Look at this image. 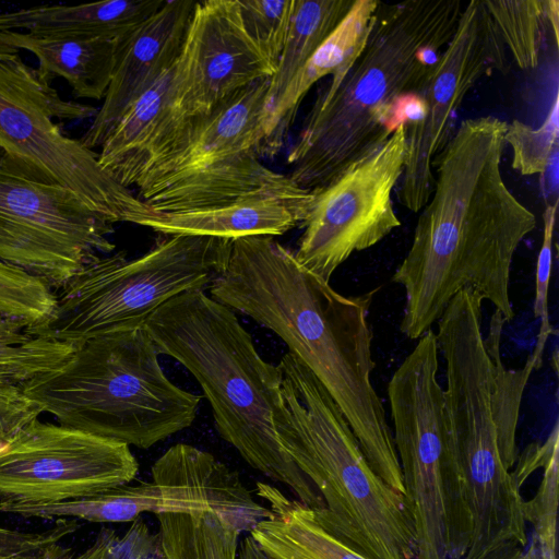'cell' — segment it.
<instances>
[{"label":"cell","mask_w":559,"mask_h":559,"mask_svg":"<svg viewBox=\"0 0 559 559\" xmlns=\"http://www.w3.org/2000/svg\"><path fill=\"white\" fill-rule=\"evenodd\" d=\"M245 28L276 68L288 32L295 0H237Z\"/></svg>","instance_id":"obj_30"},{"label":"cell","mask_w":559,"mask_h":559,"mask_svg":"<svg viewBox=\"0 0 559 559\" xmlns=\"http://www.w3.org/2000/svg\"><path fill=\"white\" fill-rule=\"evenodd\" d=\"M257 489L270 515L249 535L270 559H369L323 527L312 509L270 484Z\"/></svg>","instance_id":"obj_21"},{"label":"cell","mask_w":559,"mask_h":559,"mask_svg":"<svg viewBox=\"0 0 559 559\" xmlns=\"http://www.w3.org/2000/svg\"><path fill=\"white\" fill-rule=\"evenodd\" d=\"M156 518L157 552L162 559H237L241 533L215 513Z\"/></svg>","instance_id":"obj_24"},{"label":"cell","mask_w":559,"mask_h":559,"mask_svg":"<svg viewBox=\"0 0 559 559\" xmlns=\"http://www.w3.org/2000/svg\"><path fill=\"white\" fill-rule=\"evenodd\" d=\"M406 146L403 121L379 148L313 190L301 225L305 230L294 252L307 272L330 283L354 252L377 245L401 225L392 193L404 171Z\"/></svg>","instance_id":"obj_12"},{"label":"cell","mask_w":559,"mask_h":559,"mask_svg":"<svg viewBox=\"0 0 559 559\" xmlns=\"http://www.w3.org/2000/svg\"><path fill=\"white\" fill-rule=\"evenodd\" d=\"M378 0H355L350 11L293 78L263 124L261 156H273L284 145L298 107L321 79L342 73L362 48L370 31Z\"/></svg>","instance_id":"obj_19"},{"label":"cell","mask_w":559,"mask_h":559,"mask_svg":"<svg viewBox=\"0 0 559 559\" xmlns=\"http://www.w3.org/2000/svg\"><path fill=\"white\" fill-rule=\"evenodd\" d=\"M504 140L512 151L513 169L525 176L544 175L558 153V96L540 127L514 119L508 123Z\"/></svg>","instance_id":"obj_28"},{"label":"cell","mask_w":559,"mask_h":559,"mask_svg":"<svg viewBox=\"0 0 559 559\" xmlns=\"http://www.w3.org/2000/svg\"><path fill=\"white\" fill-rule=\"evenodd\" d=\"M143 559H162L158 555V552H154V554H150L147 556H145Z\"/></svg>","instance_id":"obj_37"},{"label":"cell","mask_w":559,"mask_h":559,"mask_svg":"<svg viewBox=\"0 0 559 559\" xmlns=\"http://www.w3.org/2000/svg\"><path fill=\"white\" fill-rule=\"evenodd\" d=\"M156 550V535L153 536L144 521L139 518L123 536L104 527L94 543L80 554L57 543L49 546L38 559H143Z\"/></svg>","instance_id":"obj_29"},{"label":"cell","mask_w":559,"mask_h":559,"mask_svg":"<svg viewBox=\"0 0 559 559\" xmlns=\"http://www.w3.org/2000/svg\"><path fill=\"white\" fill-rule=\"evenodd\" d=\"M237 559H270L259 547L255 540L250 536H246L239 542Z\"/></svg>","instance_id":"obj_35"},{"label":"cell","mask_w":559,"mask_h":559,"mask_svg":"<svg viewBox=\"0 0 559 559\" xmlns=\"http://www.w3.org/2000/svg\"><path fill=\"white\" fill-rule=\"evenodd\" d=\"M313 191L301 195L263 192L222 205L188 212L142 215L134 224L163 235L206 236L235 240L248 236H278L302 225Z\"/></svg>","instance_id":"obj_17"},{"label":"cell","mask_w":559,"mask_h":559,"mask_svg":"<svg viewBox=\"0 0 559 559\" xmlns=\"http://www.w3.org/2000/svg\"><path fill=\"white\" fill-rule=\"evenodd\" d=\"M274 412L281 445L324 502L318 522L369 559H414L415 532L406 498L368 463L329 392L292 353L278 362Z\"/></svg>","instance_id":"obj_4"},{"label":"cell","mask_w":559,"mask_h":559,"mask_svg":"<svg viewBox=\"0 0 559 559\" xmlns=\"http://www.w3.org/2000/svg\"><path fill=\"white\" fill-rule=\"evenodd\" d=\"M173 66L126 110L100 146L99 164L126 188L135 186L148 166Z\"/></svg>","instance_id":"obj_22"},{"label":"cell","mask_w":559,"mask_h":559,"mask_svg":"<svg viewBox=\"0 0 559 559\" xmlns=\"http://www.w3.org/2000/svg\"><path fill=\"white\" fill-rule=\"evenodd\" d=\"M96 112L95 107L62 98L19 53L0 57V166L70 189L111 224H133L150 214V207L102 167L96 151L56 122Z\"/></svg>","instance_id":"obj_9"},{"label":"cell","mask_w":559,"mask_h":559,"mask_svg":"<svg viewBox=\"0 0 559 559\" xmlns=\"http://www.w3.org/2000/svg\"><path fill=\"white\" fill-rule=\"evenodd\" d=\"M79 346L26 333L0 317V382L20 385L66 361Z\"/></svg>","instance_id":"obj_26"},{"label":"cell","mask_w":559,"mask_h":559,"mask_svg":"<svg viewBox=\"0 0 559 559\" xmlns=\"http://www.w3.org/2000/svg\"><path fill=\"white\" fill-rule=\"evenodd\" d=\"M159 355L198 381L219 436L254 469L286 486L312 510L324 502L280 443L274 412L281 401L278 366L264 360L235 311L203 290L178 295L144 322Z\"/></svg>","instance_id":"obj_3"},{"label":"cell","mask_w":559,"mask_h":559,"mask_svg":"<svg viewBox=\"0 0 559 559\" xmlns=\"http://www.w3.org/2000/svg\"><path fill=\"white\" fill-rule=\"evenodd\" d=\"M354 2L355 0H295L284 47L270 78L264 119L293 78L342 23Z\"/></svg>","instance_id":"obj_23"},{"label":"cell","mask_w":559,"mask_h":559,"mask_svg":"<svg viewBox=\"0 0 559 559\" xmlns=\"http://www.w3.org/2000/svg\"><path fill=\"white\" fill-rule=\"evenodd\" d=\"M509 69L506 46L484 0L466 1L457 28L439 53L419 96L417 119L406 121V158L397 201L417 213L435 187L433 160L452 134L454 115L486 75Z\"/></svg>","instance_id":"obj_14"},{"label":"cell","mask_w":559,"mask_h":559,"mask_svg":"<svg viewBox=\"0 0 559 559\" xmlns=\"http://www.w3.org/2000/svg\"><path fill=\"white\" fill-rule=\"evenodd\" d=\"M197 1L169 0L117 41L115 64L103 105L80 141L100 147L126 110L177 60Z\"/></svg>","instance_id":"obj_16"},{"label":"cell","mask_w":559,"mask_h":559,"mask_svg":"<svg viewBox=\"0 0 559 559\" xmlns=\"http://www.w3.org/2000/svg\"><path fill=\"white\" fill-rule=\"evenodd\" d=\"M507 127L495 116L465 119L433 160L432 194L392 276L405 292L400 330L411 340L430 330L465 288L490 301L504 321L514 317L512 261L537 222L502 176Z\"/></svg>","instance_id":"obj_1"},{"label":"cell","mask_w":559,"mask_h":559,"mask_svg":"<svg viewBox=\"0 0 559 559\" xmlns=\"http://www.w3.org/2000/svg\"><path fill=\"white\" fill-rule=\"evenodd\" d=\"M273 73L274 68L245 28L237 0L197 1L173 66L147 168L188 129Z\"/></svg>","instance_id":"obj_10"},{"label":"cell","mask_w":559,"mask_h":559,"mask_svg":"<svg viewBox=\"0 0 559 559\" xmlns=\"http://www.w3.org/2000/svg\"><path fill=\"white\" fill-rule=\"evenodd\" d=\"M116 40L49 38L23 32H0V57L26 50L38 60L37 70L51 82L64 79L75 97L104 99L116 57Z\"/></svg>","instance_id":"obj_20"},{"label":"cell","mask_w":559,"mask_h":559,"mask_svg":"<svg viewBox=\"0 0 559 559\" xmlns=\"http://www.w3.org/2000/svg\"><path fill=\"white\" fill-rule=\"evenodd\" d=\"M165 3L164 0H108L79 5H38L0 12V32L49 38L121 40Z\"/></svg>","instance_id":"obj_18"},{"label":"cell","mask_w":559,"mask_h":559,"mask_svg":"<svg viewBox=\"0 0 559 559\" xmlns=\"http://www.w3.org/2000/svg\"><path fill=\"white\" fill-rule=\"evenodd\" d=\"M556 448L547 460L543 479L533 497L523 501V514L534 528L533 540L542 548L556 552L559 453Z\"/></svg>","instance_id":"obj_31"},{"label":"cell","mask_w":559,"mask_h":559,"mask_svg":"<svg viewBox=\"0 0 559 559\" xmlns=\"http://www.w3.org/2000/svg\"><path fill=\"white\" fill-rule=\"evenodd\" d=\"M114 224L70 189L0 166V262L59 289L85 264L110 253Z\"/></svg>","instance_id":"obj_11"},{"label":"cell","mask_w":559,"mask_h":559,"mask_svg":"<svg viewBox=\"0 0 559 559\" xmlns=\"http://www.w3.org/2000/svg\"><path fill=\"white\" fill-rule=\"evenodd\" d=\"M43 413L17 384L0 382V445Z\"/></svg>","instance_id":"obj_34"},{"label":"cell","mask_w":559,"mask_h":559,"mask_svg":"<svg viewBox=\"0 0 559 559\" xmlns=\"http://www.w3.org/2000/svg\"><path fill=\"white\" fill-rule=\"evenodd\" d=\"M233 240L170 235L144 254L98 255L56 294L41 323L25 329L33 336L76 346L114 332L142 326L171 298L207 289L225 270Z\"/></svg>","instance_id":"obj_6"},{"label":"cell","mask_w":559,"mask_h":559,"mask_svg":"<svg viewBox=\"0 0 559 559\" xmlns=\"http://www.w3.org/2000/svg\"><path fill=\"white\" fill-rule=\"evenodd\" d=\"M79 528L76 520H58L44 532H22L0 526V559H38L51 545Z\"/></svg>","instance_id":"obj_33"},{"label":"cell","mask_w":559,"mask_h":559,"mask_svg":"<svg viewBox=\"0 0 559 559\" xmlns=\"http://www.w3.org/2000/svg\"><path fill=\"white\" fill-rule=\"evenodd\" d=\"M557 207L558 201L547 203L543 213V241L536 263L534 316L540 321L536 346L544 348L552 332L548 312V289L552 267V247Z\"/></svg>","instance_id":"obj_32"},{"label":"cell","mask_w":559,"mask_h":559,"mask_svg":"<svg viewBox=\"0 0 559 559\" xmlns=\"http://www.w3.org/2000/svg\"><path fill=\"white\" fill-rule=\"evenodd\" d=\"M484 4L515 63L538 67L547 21V0H484Z\"/></svg>","instance_id":"obj_25"},{"label":"cell","mask_w":559,"mask_h":559,"mask_svg":"<svg viewBox=\"0 0 559 559\" xmlns=\"http://www.w3.org/2000/svg\"><path fill=\"white\" fill-rule=\"evenodd\" d=\"M144 326L80 345L19 386L60 425L148 449L190 427L201 396L170 381Z\"/></svg>","instance_id":"obj_5"},{"label":"cell","mask_w":559,"mask_h":559,"mask_svg":"<svg viewBox=\"0 0 559 559\" xmlns=\"http://www.w3.org/2000/svg\"><path fill=\"white\" fill-rule=\"evenodd\" d=\"M466 1H379L368 37L322 87L287 153L288 177L313 191L379 148L400 124L404 96H417L453 37ZM403 122V121H402Z\"/></svg>","instance_id":"obj_2"},{"label":"cell","mask_w":559,"mask_h":559,"mask_svg":"<svg viewBox=\"0 0 559 559\" xmlns=\"http://www.w3.org/2000/svg\"><path fill=\"white\" fill-rule=\"evenodd\" d=\"M56 305V294L43 280L0 262V317L25 329L44 322Z\"/></svg>","instance_id":"obj_27"},{"label":"cell","mask_w":559,"mask_h":559,"mask_svg":"<svg viewBox=\"0 0 559 559\" xmlns=\"http://www.w3.org/2000/svg\"><path fill=\"white\" fill-rule=\"evenodd\" d=\"M270 79L241 90L188 129L135 187L155 213L209 209L263 192H308L261 162Z\"/></svg>","instance_id":"obj_8"},{"label":"cell","mask_w":559,"mask_h":559,"mask_svg":"<svg viewBox=\"0 0 559 559\" xmlns=\"http://www.w3.org/2000/svg\"><path fill=\"white\" fill-rule=\"evenodd\" d=\"M130 447L72 427L29 421L0 445L1 500L57 502L128 485Z\"/></svg>","instance_id":"obj_15"},{"label":"cell","mask_w":559,"mask_h":559,"mask_svg":"<svg viewBox=\"0 0 559 559\" xmlns=\"http://www.w3.org/2000/svg\"><path fill=\"white\" fill-rule=\"evenodd\" d=\"M63 512L69 519L93 523L133 522L143 513L213 512L241 534L270 515L236 472L187 443L167 449L152 465L150 480L68 500Z\"/></svg>","instance_id":"obj_13"},{"label":"cell","mask_w":559,"mask_h":559,"mask_svg":"<svg viewBox=\"0 0 559 559\" xmlns=\"http://www.w3.org/2000/svg\"><path fill=\"white\" fill-rule=\"evenodd\" d=\"M438 355L430 329L388 383L393 441L415 532L414 559H462L469 539L461 474L444 419Z\"/></svg>","instance_id":"obj_7"},{"label":"cell","mask_w":559,"mask_h":559,"mask_svg":"<svg viewBox=\"0 0 559 559\" xmlns=\"http://www.w3.org/2000/svg\"><path fill=\"white\" fill-rule=\"evenodd\" d=\"M547 21L552 33L555 45L559 43V1L547 0Z\"/></svg>","instance_id":"obj_36"}]
</instances>
